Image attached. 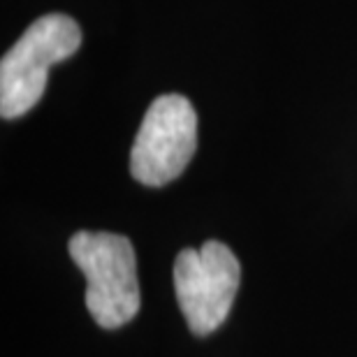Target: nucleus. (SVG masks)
I'll list each match as a JSON object with an SVG mask.
<instances>
[{"mask_svg":"<svg viewBox=\"0 0 357 357\" xmlns=\"http://www.w3.org/2000/svg\"><path fill=\"white\" fill-rule=\"evenodd\" d=\"M239 260L223 241L209 239L199 248H183L174 260V292L188 330L197 337L225 323L239 290Z\"/></svg>","mask_w":357,"mask_h":357,"instance_id":"obj_3","label":"nucleus"},{"mask_svg":"<svg viewBox=\"0 0 357 357\" xmlns=\"http://www.w3.org/2000/svg\"><path fill=\"white\" fill-rule=\"evenodd\" d=\"M197 149V112L178 93L155 98L144 114L130 151V174L142 185L160 188L188 167Z\"/></svg>","mask_w":357,"mask_h":357,"instance_id":"obj_4","label":"nucleus"},{"mask_svg":"<svg viewBox=\"0 0 357 357\" xmlns=\"http://www.w3.org/2000/svg\"><path fill=\"white\" fill-rule=\"evenodd\" d=\"M68 251L86 276V306L96 323L105 330L130 323L142 306L130 239L114 232H77Z\"/></svg>","mask_w":357,"mask_h":357,"instance_id":"obj_1","label":"nucleus"},{"mask_svg":"<svg viewBox=\"0 0 357 357\" xmlns=\"http://www.w3.org/2000/svg\"><path fill=\"white\" fill-rule=\"evenodd\" d=\"M82 45V28L68 14L35 19L0 61V116L19 119L40 102L49 68L70 59Z\"/></svg>","mask_w":357,"mask_h":357,"instance_id":"obj_2","label":"nucleus"}]
</instances>
